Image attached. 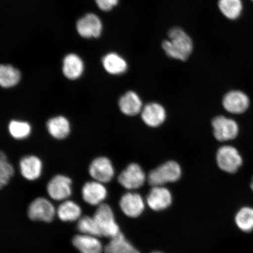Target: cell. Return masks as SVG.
Wrapping results in <instances>:
<instances>
[{
  "label": "cell",
  "instance_id": "obj_1",
  "mask_svg": "<svg viewBox=\"0 0 253 253\" xmlns=\"http://www.w3.org/2000/svg\"><path fill=\"white\" fill-rule=\"evenodd\" d=\"M169 40L163 41V49L169 58L185 61L191 55L194 45L192 40L182 28L173 27L169 31Z\"/></svg>",
  "mask_w": 253,
  "mask_h": 253
},
{
  "label": "cell",
  "instance_id": "obj_2",
  "mask_svg": "<svg viewBox=\"0 0 253 253\" xmlns=\"http://www.w3.org/2000/svg\"><path fill=\"white\" fill-rule=\"evenodd\" d=\"M181 168L175 161H168L152 170L147 180L152 186H163L168 183L175 182L181 178Z\"/></svg>",
  "mask_w": 253,
  "mask_h": 253
},
{
  "label": "cell",
  "instance_id": "obj_3",
  "mask_svg": "<svg viewBox=\"0 0 253 253\" xmlns=\"http://www.w3.org/2000/svg\"><path fill=\"white\" fill-rule=\"evenodd\" d=\"M93 217L102 236L112 239L121 233L113 211L109 205L102 204L98 206Z\"/></svg>",
  "mask_w": 253,
  "mask_h": 253
},
{
  "label": "cell",
  "instance_id": "obj_4",
  "mask_svg": "<svg viewBox=\"0 0 253 253\" xmlns=\"http://www.w3.org/2000/svg\"><path fill=\"white\" fill-rule=\"evenodd\" d=\"M218 167L223 171L235 173L243 165V158L238 150L231 145H224L216 154Z\"/></svg>",
  "mask_w": 253,
  "mask_h": 253
},
{
  "label": "cell",
  "instance_id": "obj_5",
  "mask_svg": "<svg viewBox=\"0 0 253 253\" xmlns=\"http://www.w3.org/2000/svg\"><path fill=\"white\" fill-rule=\"evenodd\" d=\"M27 214L31 220L50 223L54 219L56 211L54 206L45 198H37L31 202Z\"/></svg>",
  "mask_w": 253,
  "mask_h": 253
},
{
  "label": "cell",
  "instance_id": "obj_6",
  "mask_svg": "<svg viewBox=\"0 0 253 253\" xmlns=\"http://www.w3.org/2000/svg\"><path fill=\"white\" fill-rule=\"evenodd\" d=\"M211 125L214 137L219 141L233 140L239 134V126L235 120L225 116L216 117L211 122Z\"/></svg>",
  "mask_w": 253,
  "mask_h": 253
},
{
  "label": "cell",
  "instance_id": "obj_7",
  "mask_svg": "<svg viewBox=\"0 0 253 253\" xmlns=\"http://www.w3.org/2000/svg\"><path fill=\"white\" fill-rule=\"evenodd\" d=\"M146 175L138 164L131 163L120 173L118 181L123 187L135 190L141 187L147 179Z\"/></svg>",
  "mask_w": 253,
  "mask_h": 253
},
{
  "label": "cell",
  "instance_id": "obj_8",
  "mask_svg": "<svg viewBox=\"0 0 253 253\" xmlns=\"http://www.w3.org/2000/svg\"><path fill=\"white\" fill-rule=\"evenodd\" d=\"M72 180L63 175L53 176L47 183L46 190L49 197L53 200L64 201L72 195Z\"/></svg>",
  "mask_w": 253,
  "mask_h": 253
},
{
  "label": "cell",
  "instance_id": "obj_9",
  "mask_svg": "<svg viewBox=\"0 0 253 253\" xmlns=\"http://www.w3.org/2000/svg\"><path fill=\"white\" fill-rule=\"evenodd\" d=\"M88 172L94 181L102 183L112 181L115 174L112 161L105 157L95 158L90 164Z\"/></svg>",
  "mask_w": 253,
  "mask_h": 253
},
{
  "label": "cell",
  "instance_id": "obj_10",
  "mask_svg": "<svg viewBox=\"0 0 253 253\" xmlns=\"http://www.w3.org/2000/svg\"><path fill=\"white\" fill-rule=\"evenodd\" d=\"M251 101L242 91L232 90L223 97L222 104L227 112L233 115H241L248 110Z\"/></svg>",
  "mask_w": 253,
  "mask_h": 253
},
{
  "label": "cell",
  "instance_id": "obj_11",
  "mask_svg": "<svg viewBox=\"0 0 253 253\" xmlns=\"http://www.w3.org/2000/svg\"><path fill=\"white\" fill-rule=\"evenodd\" d=\"M120 208L126 216L135 218L143 212L145 204L141 196L137 193L128 192L119 201Z\"/></svg>",
  "mask_w": 253,
  "mask_h": 253
},
{
  "label": "cell",
  "instance_id": "obj_12",
  "mask_svg": "<svg viewBox=\"0 0 253 253\" xmlns=\"http://www.w3.org/2000/svg\"><path fill=\"white\" fill-rule=\"evenodd\" d=\"M103 25L100 18L94 14H87L78 21L77 29L85 39L98 38L102 34Z\"/></svg>",
  "mask_w": 253,
  "mask_h": 253
},
{
  "label": "cell",
  "instance_id": "obj_13",
  "mask_svg": "<svg viewBox=\"0 0 253 253\" xmlns=\"http://www.w3.org/2000/svg\"><path fill=\"white\" fill-rule=\"evenodd\" d=\"M82 198L88 205L99 206L103 204L107 191L103 183L96 181L87 182L82 189Z\"/></svg>",
  "mask_w": 253,
  "mask_h": 253
},
{
  "label": "cell",
  "instance_id": "obj_14",
  "mask_svg": "<svg viewBox=\"0 0 253 253\" xmlns=\"http://www.w3.org/2000/svg\"><path fill=\"white\" fill-rule=\"evenodd\" d=\"M172 201V195L163 186H153L148 194L147 202L151 210L160 211L169 208Z\"/></svg>",
  "mask_w": 253,
  "mask_h": 253
},
{
  "label": "cell",
  "instance_id": "obj_15",
  "mask_svg": "<svg viewBox=\"0 0 253 253\" xmlns=\"http://www.w3.org/2000/svg\"><path fill=\"white\" fill-rule=\"evenodd\" d=\"M141 115L142 121L151 127L159 126L163 124L167 118L166 109L158 103L146 104L142 108Z\"/></svg>",
  "mask_w": 253,
  "mask_h": 253
},
{
  "label": "cell",
  "instance_id": "obj_16",
  "mask_svg": "<svg viewBox=\"0 0 253 253\" xmlns=\"http://www.w3.org/2000/svg\"><path fill=\"white\" fill-rule=\"evenodd\" d=\"M72 245L80 253H102L104 248L97 237L83 235H76Z\"/></svg>",
  "mask_w": 253,
  "mask_h": 253
},
{
  "label": "cell",
  "instance_id": "obj_17",
  "mask_svg": "<svg viewBox=\"0 0 253 253\" xmlns=\"http://www.w3.org/2000/svg\"><path fill=\"white\" fill-rule=\"evenodd\" d=\"M22 176L28 181H35L39 179L42 173V163L40 158L30 156L22 158L20 162Z\"/></svg>",
  "mask_w": 253,
  "mask_h": 253
},
{
  "label": "cell",
  "instance_id": "obj_18",
  "mask_svg": "<svg viewBox=\"0 0 253 253\" xmlns=\"http://www.w3.org/2000/svg\"><path fill=\"white\" fill-rule=\"evenodd\" d=\"M119 106L122 113L128 116L138 115L144 107L140 96L133 91H129L120 97Z\"/></svg>",
  "mask_w": 253,
  "mask_h": 253
},
{
  "label": "cell",
  "instance_id": "obj_19",
  "mask_svg": "<svg viewBox=\"0 0 253 253\" xmlns=\"http://www.w3.org/2000/svg\"><path fill=\"white\" fill-rule=\"evenodd\" d=\"M63 74L70 80H76L81 77L84 71V63L80 57L71 53L65 57L63 61Z\"/></svg>",
  "mask_w": 253,
  "mask_h": 253
},
{
  "label": "cell",
  "instance_id": "obj_20",
  "mask_svg": "<svg viewBox=\"0 0 253 253\" xmlns=\"http://www.w3.org/2000/svg\"><path fill=\"white\" fill-rule=\"evenodd\" d=\"M46 128L52 137L62 140L68 137L71 132V124L65 117H54L47 121Z\"/></svg>",
  "mask_w": 253,
  "mask_h": 253
},
{
  "label": "cell",
  "instance_id": "obj_21",
  "mask_svg": "<svg viewBox=\"0 0 253 253\" xmlns=\"http://www.w3.org/2000/svg\"><path fill=\"white\" fill-rule=\"evenodd\" d=\"M56 214L61 221L72 222L80 219L82 210L80 206L76 202L67 199L59 205L56 210Z\"/></svg>",
  "mask_w": 253,
  "mask_h": 253
},
{
  "label": "cell",
  "instance_id": "obj_22",
  "mask_svg": "<svg viewBox=\"0 0 253 253\" xmlns=\"http://www.w3.org/2000/svg\"><path fill=\"white\" fill-rule=\"evenodd\" d=\"M102 63L104 69L110 75H122L127 70L126 60L116 53H110L104 56Z\"/></svg>",
  "mask_w": 253,
  "mask_h": 253
},
{
  "label": "cell",
  "instance_id": "obj_23",
  "mask_svg": "<svg viewBox=\"0 0 253 253\" xmlns=\"http://www.w3.org/2000/svg\"><path fill=\"white\" fill-rule=\"evenodd\" d=\"M105 253H140L136 249L122 233L113 238L104 246Z\"/></svg>",
  "mask_w": 253,
  "mask_h": 253
},
{
  "label": "cell",
  "instance_id": "obj_24",
  "mask_svg": "<svg viewBox=\"0 0 253 253\" xmlns=\"http://www.w3.org/2000/svg\"><path fill=\"white\" fill-rule=\"evenodd\" d=\"M20 71L9 65L0 66V85L3 88H8L16 86L20 81Z\"/></svg>",
  "mask_w": 253,
  "mask_h": 253
},
{
  "label": "cell",
  "instance_id": "obj_25",
  "mask_svg": "<svg viewBox=\"0 0 253 253\" xmlns=\"http://www.w3.org/2000/svg\"><path fill=\"white\" fill-rule=\"evenodd\" d=\"M218 7L224 17L229 20H236L243 10L242 0H219Z\"/></svg>",
  "mask_w": 253,
  "mask_h": 253
},
{
  "label": "cell",
  "instance_id": "obj_26",
  "mask_svg": "<svg viewBox=\"0 0 253 253\" xmlns=\"http://www.w3.org/2000/svg\"><path fill=\"white\" fill-rule=\"evenodd\" d=\"M235 223L238 228L245 233L253 230V208L245 207L237 211L235 216Z\"/></svg>",
  "mask_w": 253,
  "mask_h": 253
},
{
  "label": "cell",
  "instance_id": "obj_27",
  "mask_svg": "<svg viewBox=\"0 0 253 253\" xmlns=\"http://www.w3.org/2000/svg\"><path fill=\"white\" fill-rule=\"evenodd\" d=\"M9 134L15 140H24L29 137L32 128L29 123L21 120H11L8 126Z\"/></svg>",
  "mask_w": 253,
  "mask_h": 253
},
{
  "label": "cell",
  "instance_id": "obj_28",
  "mask_svg": "<svg viewBox=\"0 0 253 253\" xmlns=\"http://www.w3.org/2000/svg\"><path fill=\"white\" fill-rule=\"evenodd\" d=\"M77 229L81 234L83 235L96 236H102L100 231L93 217L84 216L78 220Z\"/></svg>",
  "mask_w": 253,
  "mask_h": 253
},
{
  "label": "cell",
  "instance_id": "obj_29",
  "mask_svg": "<svg viewBox=\"0 0 253 253\" xmlns=\"http://www.w3.org/2000/svg\"><path fill=\"white\" fill-rule=\"evenodd\" d=\"M14 174L13 167L8 162L7 156L1 151L0 155V186L1 188L8 184Z\"/></svg>",
  "mask_w": 253,
  "mask_h": 253
},
{
  "label": "cell",
  "instance_id": "obj_30",
  "mask_svg": "<svg viewBox=\"0 0 253 253\" xmlns=\"http://www.w3.org/2000/svg\"><path fill=\"white\" fill-rule=\"evenodd\" d=\"M119 0H96V4L100 9L109 11L118 5Z\"/></svg>",
  "mask_w": 253,
  "mask_h": 253
},
{
  "label": "cell",
  "instance_id": "obj_31",
  "mask_svg": "<svg viewBox=\"0 0 253 253\" xmlns=\"http://www.w3.org/2000/svg\"><path fill=\"white\" fill-rule=\"evenodd\" d=\"M251 188L252 190V191L253 192V178L252 179V181L251 183Z\"/></svg>",
  "mask_w": 253,
  "mask_h": 253
},
{
  "label": "cell",
  "instance_id": "obj_32",
  "mask_svg": "<svg viewBox=\"0 0 253 253\" xmlns=\"http://www.w3.org/2000/svg\"><path fill=\"white\" fill-rule=\"evenodd\" d=\"M161 253V252H153V253Z\"/></svg>",
  "mask_w": 253,
  "mask_h": 253
},
{
  "label": "cell",
  "instance_id": "obj_33",
  "mask_svg": "<svg viewBox=\"0 0 253 253\" xmlns=\"http://www.w3.org/2000/svg\"><path fill=\"white\" fill-rule=\"evenodd\" d=\"M251 1H252L253 2V0H251Z\"/></svg>",
  "mask_w": 253,
  "mask_h": 253
}]
</instances>
